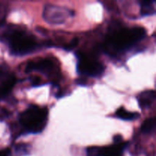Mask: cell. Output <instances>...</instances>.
<instances>
[{
	"instance_id": "6da1fadb",
	"label": "cell",
	"mask_w": 156,
	"mask_h": 156,
	"mask_svg": "<svg viewBox=\"0 0 156 156\" xmlns=\"http://www.w3.org/2000/svg\"><path fill=\"white\" fill-rule=\"evenodd\" d=\"M146 30L143 27L120 29L113 32L107 39L105 47L111 53H119L129 49L146 37Z\"/></svg>"
},
{
	"instance_id": "7a4b0ae2",
	"label": "cell",
	"mask_w": 156,
	"mask_h": 156,
	"mask_svg": "<svg viewBox=\"0 0 156 156\" xmlns=\"http://www.w3.org/2000/svg\"><path fill=\"white\" fill-rule=\"evenodd\" d=\"M48 112L46 108L36 105H30L19 116V122L21 126L31 133L42 132L47 123Z\"/></svg>"
},
{
	"instance_id": "3957f363",
	"label": "cell",
	"mask_w": 156,
	"mask_h": 156,
	"mask_svg": "<svg viewBox=\"0 0 156 156\" xmlns=\"http://www.w3.org/2000/svg\"><path fill=\"white\" fill-rule=\"evenodd\" d=\"M8 37L11 52L15 55L24 56L35 51L38 47L35 38L24 31L15 30L9 34Z\"/></svg>"
},
{
	"instance_id": "277c9868",
	"label": "cell",
	"mask_w": 156,
	"mask_h": 156,
	"mask_svg": "<svg viewBox=\"0 0 156 156\" xmlns=\"http://www.w3.org/2000/svg\"><path fill=\"white\" fill-rule=\"evenodd\" d=\"M77 70L79 74L91 77H97L104 73L105 66L99 61L88 57L82 53L78 55Z\"/></svg>"
},
{
	"instance_id": "5b68a950",
	"label": "cell",
	"mask_w": 156,
	"mask_h": 156,
	"mask_svg": "<svg viewBox=\"0 0 156 156\" xmlns=\"http://www.w3.org/2000/svg\"><path fill=\"white\" fill-rule=\"evenodd\" d=\"M71 15V12L66 8L47 5L45 6L43 17L50 24H62Z\"/></svg>"
},
{
	"instance_id": "8992f818",
	"label": "cell",
	"mask_w": 156,
	"mask_h": 156,
	"mask_svg": "<svg viewBox=\"0 0 156 156\" xmlns=\"http://www.w3.org/2000/svg\"><path fill=\"white\" fill-rule=\"evenodd\" d=\"M127 143L124 142L114 143V145L105 147L93 146L87 149L88 156H123Z\"/></svg>"
},
{
	"instance_id": "52a82bcc",
	"label": "cell",
	"mask_w": 156,
	"mask_h": 156,
	"mask_svg": "<svg viewBox=\"0 0 156 156\" xmlns=\"http://www.w3.org/2000/svg\"><path fill=\"white\" fill-rule=\"evenodd\" d=\"M25 71L26 73L37 71L46 75H53L57 73L58 68L52 59H40L29 62L26 66Z\"/></svg>"
},
{
	"instance_id": "ba28073f",
	"label": "cell",
	"mask_w": 156,
	"mask_h": 156,
	"mask_svg": "<svg viewBox=\"0 0 156 156\" xmlns=\"http://www.w3.org/2000/svg\"><path fill=\"white\" fill-rule=\"evenodd\" d=\"M139 105L142 109H147L152 105L155 100V93L154 91H146L140 93L137 97Z\"/></svg>"
},
{
	"instance_id": "9c48e42d",
	"label": "cell",
	"mask_w": 156,
	"mask_h": 156,
	"mask_svg": "<svg viewBox=\"0 0 156 156\" xmlns=\"http://www.w3.org/2000/svg\"><path fill=\"white\" fill-rule=\"evenodd\" d=\"M15 82H16V79L12 76H9L0 85V98H4L10 94L12 88L15 86Z\"/></svg>"
},
{
	"instance_id": "30bf717a",
	"label": "cell",
	"mask_w": 156,
	"mask_h": 156,
	"mask_svg": "<svg viewBox=\"0 0 156 156\" xmlns=\"http://www.w3.org/2000/svg\"><path fill=\"white\" fill-rule=\"evenodd\" d=\"M140 114L137 112H131L123 108L117 109L115 113V117L123 120H135L140 118Z\"/></svg>"
},
{
	"instance_id": "8fae6325",
	"label": "cell",
	"mask_w": 156,
	"mask_h": 156,
	"mask_svg": "<svg viewBox=\"0 0 156 156\" xmlns=\"http://www.w3.org/2000/svg\"><path fill=\"white\" fill-rule=\"evenodd\" d=\"M155 2L153 1H142L140 2V12L143 16H149L155 14Z\"/></svg>"
},
{
	"instance_id": "7c38bea8",
	"label": "cell",
	"mask_w": 156,
	"mask_h": 156,
	"mask_svg": "<svg viewBox=\"0 0 156 156\" xmlns=\"http://www.w3.org/2000/svg\"><path fill=\"white\" fill-rule=\"evenodd\" d=\"M155 120L154 117L149 118L145 120L141 126V131L143 133L149 134L155 131Z\"/></svg>"
},
{
	"instance_id": "4fadbf2b",
	"label": "cell",
	"mask_w": 156,
	"mask_h": 156,
	"mask_svg": "<svg viewBox=\"0 0 156 156\" xmlns=\"http://www.w3.org/2000/svg\"><path fill=\"white\" fill-rule=\"evenodd\" d=\"M27 145H24V144H21V145H18L17 146V152L19 153L20 155H24V153H27Z\"/></svg>"
},
{
	"instance_id": "5bb4252c",
	"label": "cell",
	"mask_w": 156,
	"mask_h": 156,
	"mask_svg": "<svg viewBox=\"0 0 156 156\" xmlns=\"http://www.w3.org/2000/svg\"><path fill=\"white\" fill-rule=\"evenodd\" d=\"M78 42H79V40H78L77 38H74V39H73V41H72L71 42L68 44V45H66V47H64V49L66 50H73V48H75V47L77 46Z\"/></svg>"
},
{
	"instance_id": "9a60e30c",
	"label": "cell",
	"mask_w": 156,
	"mask_h": 156,
	"mask_svg": "<svg viewBox=\"0 0 156 156\" xmlns=\"http://www.w3.org/2000/svg\"><path fill=\"white\" fill-rule=\"evenodd\" d=\"M10 154V151L9 149H2V150H0V156H9Z\"/></svg>"
},
{
	"instance_id": "2e32d148",
	"label": "cell",
	"mask_w": 156,
	"mask_h": 156,
	"mask_svg": "<svg viewBox=\"0 0 156 156\" xmlns=\"http://www.w3.org/2000/svg\"><path fill=\"white\" fill-rule=\"evenodd\" d=\"M33 85H39L41 82V79L38 77H33V79H31Z\"/></svg>"
}]
</instances>
